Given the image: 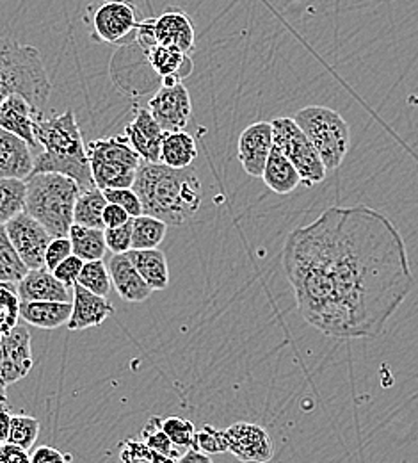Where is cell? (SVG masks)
<instances>
[{
    "instance_id": "cell-1",
    "label": "cell",
    "mask_w": 418,
    "mask_h": 463,
    "mask_svg": "<svg viewBox=\"0 0 418 463\" xmlns=\"http://www.w3.org/2000/svg\"><path fill=\"white\" fill-rule=\"evenodd\" d=\"M283 269L302 319L326 337H377L415 286L399 229L367 205L330 207L287 235Z\"/></svg>"
},
{
    "instance_id": "cell-2",
    "label": "cell",
    "mask_w": 418,
    "mask_h": 463,
    "mask_svg": "<svg viewBox=\"0 0 418 463\" xmlns=\"http://www.w3.org/2000/svg\"><path fill=\"white\" fill-rule=\"evenodd\" d=\"M132 189L141 200L143 214L175 227L190 222L203 202L201 180L190 166L175 170L163 163L143 161Z\"/></svg>"
},
{
    "instance_id": "cell-3",
    "label": "cell",
    "mask_w": 418,
    "mask_h": 463,
    "mask_svg": "<svg viewBox=\"0 0 418 463\" xmlns=\"http://www.w3.org/2000/svg\"><path fill=\"white\" fill-rule=\"evenodd\" d=\"M38 148L33 174H60L73 178L80 189L95 187L91 166L86 154V143L73 111L43 118L38 116L34 125Z\"/></svg>"
},
{
    "instance_id": "cell-4",
    "label": "cell",
    "mask_w": 418,
    "mask_h": 463,
    "mask_svg": "<svg viewBox=\"0 0 418 463\" xmlns=\"http://www.w3.org/2000/svg\"><path fill=\"white\" fill-rule=\"evenodd\" d=\"M13 95L42 109L52 95V82L36 47L0 38V104Z\"/></svg>"
},
{
    "instance_id": "cell-5",
    "label": "cell",
    "mask_w": 418,
    "mask_h": 463,
    "mask_svg": "<svg viewBox=\"0 0 418 463\" xmlns=\"http://www.w3.org/2000/svg\"><path fill=\"white\" fill-rule=\"evenodd\" d=\"M25 213L40 222L52 237L68 235L80 185L60 174H33L27 180Z\"/></svg>"
},
{
    "instance_id": "cell-6",
    "label": "cell",
    "mask_w": 418,
    "mask_h": 463,
    "mask_svg": "<svg viewBox=\"0 0 418 463\" xmlns=\"http://www.w3.org/2000/svg\"><path fill=\"white\" fill-rule=\"evenodd\" d=\"M294 119L315 146L326 170H339L351 145V128L342 115L324 106H308L299 109Z\"/></svg>"
},
{
    "instance_id": "cell-7",
    "label": "cell",
    "mask_w": 418,
    "mask_h": 463,
    "mask_svg": "<svg viewBox=\"0 0 418 463\" xmlns=\"http://www.w3.org/2000/svg\"><path fill=\"white\" fill-rule=\"evenodd\" d=\"M88 161L97 187H132L143 159L130 146L125 136L95 139L86 145Z\"/></svg>"
},
{
    "instance_id": "cell-8",
    "label": "cell",
    "mask_w": 418,
    "mask_h": 463,
    "mask_svg": "<svg viewBox=\"0 0 418 463\" xmlns=\"http://www.w3.org/2000/svg\"><path fill=\"white\" fill-rule=\"evenodd\" d=\"M273 125V141L274 146L294 165L301 175V182L304 187H313L320 184L328 170L319 157L315 146L306 137L302 128L296 123L294 118L282 116L271 121Z\"/></svg>"
},
{
    "instance_id": "cell-9",
    "label": "cell",
    "mask_w": 418,
    "mask_h": 463,
    "mask_svg": "<svg viewBox=\"0 0 418 463\" xmlns=\"http://www.w3.org/2000/svg\"><path fill=\"white\" fill-rule=\"evenodd\" d=\"M84 22L91 24V38L106 45H126L135 36L139 9L134 0H95Z\"/></svg>"
},
{
    "instance_id": "cell-10",
    "label": "cell",
    "mask_w": 418,
    "mask_h": 463,
    "mask_svg": "<svg viewBox=\"0 0 418 463\" xmlns=\"http://www.w3.org/2000/svg\"><path fill=\"white\" fill-rule=\"evenodd\" d=\"M5 232L29 269L45 268V251L54 239L47 229L27 213H20L5 225Z\"/></svg>"
},
{
    "instance_id": "cell-11",
    "label": "cell",
    "mask_w": 418,
    "mask_h": 463,
    "mask_svg": "<svg viewBox=\"0 0 418 463\" xmlns=\"http://www.w3.org/2000/svg\"><path fill=\"white\" fill-rule=\"evenodd\" d=\"M164 132L183 130L192 115V102L183 82L175 86H161L150 99L146 108Z\"/></svg>"
},
{
    "instance_id": "cell-12",
    "label": "cell",
    "mask_w": 418,
    "mask_h": 463,
    "mask_svg": "<svg viewBox=\"0 0 418 463\" xmlns=\"http://www.w3.org/2000/svg\"><path fill=\"white\" fill-rule=\"evenodd\" d=\"M34 365L31 351V334L25 323H18L0 341V378L5 385L23 380Z\"/></svg>"
},
{
    "instance_id": "cell-13",
    "label": "cell",
    "mask_w": 418,
    "mask_h": 463,
    "mask_svg": "<svg viewBox=\"0 0 418 463\" xmlns=\"http://www.w3.org/2000/svg\"><path fill=\"white\" fill-rule=\"evenodd\" d=\"M228 453L242 463H267L274 457V442L265 428L255 422H236L227 430Z\"/></svg>"
},
{
    "instance_id": "cell-14",
    "label": "cell",
    "mask_w": 418,
    "mask_h": 463,
    "mask_svg": "<svg viewBox=\"0 0 418 463\" xmlns=\"http://www.w3.org/2000/svg\"><path fill=\"white\" fill-rule=\"evenodd\" d=\"M273 146V125L269 121L251 123L240 132L237 159L246 175L255 178L262 176Z\"/></svg>"
},
{
    "instance_id": "cell-15",
    "label": "cell",
    "mask_w": 418,
    "mask_h": 463,
    "mask_svg": "<svg viewBox=\"0 0 418 463\" xmlns=\"http://www.w3.org/2000/svg\"><path fill=\"white\" fill-rule=\"evenodd\" d=\"M164 130L155 121L148 109H135L134 119L125 127V137L130 146L146 163H161V146L164 139Z\"/></svg>"
},
{
    "instance_id": "cell-16",
    "label": "cell",
    "mask_w": 418,
    "mask_h": 463,
    "mask_svg": "<svg viewBox=\"0 0 418 463\" xmlns=\"http://www.w3.org/2000/svg\"><path fill=\"white\" fill-rule=\"evenodd\" d=\"M71 316L68 321L70 330H88L100 326L111 314H115L113 303L106 296L93 294L75 284L71 288Z\"/></svg>"
},
{
    "instance_id": "cell-17",
    "label": "cell",
    "mask_w": 418,
    "mask_h": 463,
    "mask_svg": "<svg viewBox=\"0 0 418 463\" xmlns=\"http://www.w3.org/2000/svg\"><path fill=\"white\" fill-rule=\"evenodd\" d=\"M153 31L157 43L179 49L183 54H190L196 43V33L190 18L177 7L166 9L163 14L155 16Z\"/></svg>"
},
{
    "instance_id": "cell-18",
    "label": "cell",
    "mask_w": 418,
    "mask_h": 463,
    "mask_svg": "<svg viewBox=\"0 0 418 463\" xmlns=\"http://www.w3.org/2000/svg\"><path fill=\"white\" fill-rule=\"evenodd\" d=\"M40 115V109H36L29 100L20 95H13L0 104V128L22 137L34 152L38 150L34 125Z\"/></svg>"
},
{
    "instance_id": "cell-19",
    "label": "cell",
    "mask_w": 418,
    "mask_h": 463,
    "mask_svg": "<svg viewBox=\"0 0 418 463\" xmlns=\"http://www.w3.org/2000/svg\"><path fill=\"white\" fill-rule=\"evenodd\" d=\"M33 172V148L16 134L0 128V178L27 180Z\"/></svg>"
},
{
    "instance_id": "cell-20",
    "label": "cell",
    "mask_w": 418,
    "mask_h": 463,
    "mask_svg": "<svg viewBox=\"0 0 418 463\" xmlns=\"http://www.w3.org/2000/svg\"><path fill=\"white\" fill-rule=\"evenodd\" d=\"M152 71L161 79V86H175L192 73L190 54H183L179 49L155 43L144 52Z\"/></svg>"
},
{
    "instance_id": "cell-21",
    "label": "cell",
    "mask_w": 418,
    "mask_h": 463,
    "mask_svg": "<svg viewBox=\"0 0 418 463\" xmlns=\"http://www.w3.org/2000/svg\"><path fill=\"white\" fill-rule=\"evenodd\" d=\"M20 301H71V290L62 286L47 268L29 269L27 275L16 284Z\"/></svg>"
},
{
    "instance_id": "cell-22",
    "label": "cell",
    "mask_w": 418,
    "mask_h": 463,
    "mask_svg": "<svg viewBox=\"0 0 418 463\" xmlns=\"http://www.w3.org/2000/svg\"><path fill=\"white\" fill-rule=\"evenodd\" d=\"M107 268L111 273V282L123 301L143 303L152 296L153 290L143 280L126 253L113 255Z\"/></svg>"
},
{
    "instance_id": "cell-23",
    "label": "cell",
    "mask_w": 418,
    "mask_h": 463,
    "mask_svg": "<svg viewBox=\"0 0 418 463\" xmlns=\"http://www.w3.org/2000/svg\"><path fill=\"white\" fill-rule=\"evenodd\" d=\"M71 301H20V319L34 328L58 330L68 325Z\"/></svg>"
},
{
    "instance_id": "cell-24",
    "label": "cell",
    "mask_w": 418,
    "mask_h": 463,
    "mask_svg": "<svg viewBox=\"0 0 418 463\" xmlns=\"http://www.w3.org/2000/svg\"><path fill=\"white\" fill-rule=\"evenodd\" d=\"M126 257L152 290H164L170 286V268L164 251L159 248L128 250Z\"/></svg>"
},
{
    "instance_id": "cell-25",
    "label": "cell",
    "mask_w": 418,
    "mask_h": 463,
    "mask_svg": "<svg viewBox=\"0 0 418 463\" xmlns=\"http://www.w3.org/2000/svg\"><path fill=\"white\" fill-rule=\"evenodd\" d=\"M262 180L276 194H291L302 184L294 165L276 146L269 154Z\"/></svg>"
},
{
    "instance_id": "cell-26",
    "label": "cell",
    "mask_w": 418,
    "mask_h": 463,
    "mask_svg": "<svg viewBox=\"0 0 418 463\" xmlns=\"http://www.w3.org/2000/svg\"><path fill=\"white\" fill-rule=\"evenodd\" d=\"M198 157V146L194 137L185 132V130H177V132H166L161 146V163L175 168V170H183L192 166L194 159Z\"/></svg>"
},
{
    "instance_id": "cell-27",
    "label": "cell",
    "mask_w": 418,
    "mask_h": 463,
    "mask_svg": "<svg viewBox=\"0 0 418 463\" xmlns=\"http://www.w3.org/2000/svg\"><path fill=\"white\" fill-rule=\"evenodd\" d=\"M68 239L71 242V253L80 257L84 262L104 260L107 253L104 229H89L73 223L68 232Z\"/></svg>"
},
{
    "instance_id": "cell-28",
    "label": "cell",
    "mask_w": 418,
    "mask_h": 463,
    "mask_svg": "<svg viewBox=\"0 0 418 463\" xmlns=\"http://www.w3.org/2000/svg\"><path fill=\"white\" fill-rule=\"evenodd\" d=\"M106 205H107V200L100 187L95 185L89 189H82L75 202L73 223L80 227H89V229H106L102 220Z\"/></svg>"
},
{
    "instance_id": "cell-29",
    "label": "cell",
    "mask_w": 418,
    "mask_h": 463,
    "mask_svg": "<svg viewBox=\"0 0 418 463\" xmlns=\"http://www.w3.org/2000/svg\"><path fill=\"white\" fill-rule=\"evenodd\" d=\"M168 223L159 218L141 214L132 218V250H153L166 239Z\"/></svg>"
},
{
    "instance_id": "cell-30",
    "label": "cell",
    "mask_w": 418,
    "mask_h": 463,
    "mask_svg": "<svg viewBox=\"0 0 418 463\" xmlns=\"http://www.w3.org/2000/svg\"><path fill=\"white\" fill-rule=\"evenodd\" d=\"M27 182L20 178H0V225L25 213Z\"/></svg>"
},
{
    "instance_id": "cell-31",
    "label": "cell",
    "mask_w": 418,
    "mask_h": 463,
    "mask_svg": "<svg viewBox=\"0 0 418 463\" xmlns=\"http://www.w3.org/2000/svg\"><path fill=\"white\" fill-rule=\"evenodd\" d=\"M27 271L29 268L13 246L5 227L0 225V280L16 286L27 275Z\"/></svg>"
},
{
    "instance_id": "cell-32",
    "label": "cell",
    "mask_w": 418,
    "mask_h": 463,
    "mask_svg": "<svg viewBox=\"0 0 418 463\" xmlns=\"http://www.w3.org/2000/svg\"><path fill=\"white\" fill-rule=\"evenodd\" d=\"M77 284L80 288L93 292V294L106 296V298L113 289L111 273H109V268L104 264V260L84 262V268L80 271V277H79Z\"/></svg>"
},
{
    "instance_id": "cell-33",
    "label": "cell",
    "mask_w": 418,
    "mask_h": 463,
    "mask_svg": "<svg viewBox=\"0 0 418 463\" xmlns=\"http://www.w3.org/2000/svg\"><path fill=\"white\" fill-rule=\"evenodd\" d=\"M120 463H177V458L161 455L148 448L141 439H126L118 446Z\"/></svg>"
},
{
    "instance_id": "cell-34",
    "label": "cell",
    "mask_w": 418,
    "mask_h": 463,
    "mask_svg": "<svg viewBox=\"0 0 418 463\" xmlns=\"http://www.w3.org/2000/svg\"><path fill=\"white\" fill-rule=\"evenodd\" d=\"M40 420L31 415H13L11 419V430L7 442L14 444L25 451H31L40 437Z\"/></svg>"
},
{
    "instance_id": "cell-35",
    "label": "cell",
    "mask_w": 418,
    "mask_h": 463,
    "mask_svg": "<svg viewBox=\"0 0 418 463\" xmlns=\"http://www.w3.org/2000/svg\"><path fill=\"white\" fill-rule=\"evenodd\" d=\"M141 440L152 448L153 451L161 453V455H166V457H172V458H177L179 460L180 455L177 451V446L170 440V437L166 435V431L163 430V419L153 415L148 419V422L143 426L141 430Z\"/></svg>"
},
{
    "instance_id": "cell-36",
    "label": "cell",
    "mask_w": 418,
    "mask_h": 463,
    "mask_svg": "<svg viewBox=\"0 0 418 463\" xmlns=\"http://www.w3.org/2000/svg\"><path fill=\"white\" fill-rule=\"evenodd\" d=\"M194 449L214 457L228 453V440H227V430H218L210 424H205L201 430H196L194 435Z\"/></svg>"
},
{
    "instance_id": "cell-37",
    "label": "cell",
    "mask_w": 418,
    "mask_h": 463,
    "mask_svg": "<svg viewBox=\"0 0 418 463\" xmlns=\"http://www.w3.org/2000/svg\"><path fill=\"white\" fill-rule=\"evenodd\" d=\"M20 323V298L16 288L0 290V334H9Z\"/></svg>"
},
{
    "instance_id": "cell-38",
    "label": "cell",
    "mask_w": 418,
    "mask_h": 463,
    "mask_svg": "<svg viewBox=\"0 0 418 463\" xmlns=\"http://www.w3.org/2000/svg\"><path fill=\"white\" fill-rule=\"evenodd\" d=\"M163 430L177 448L190 449L194 446L196 428L190 420H185L181 417H168L163 420Z\"/></svg>"
},
{
    "instance_id": "cell-39",
    "label": "cell",
    "mask_w": 418,
    "mask_h": 463,
    "mask_svg": "<svg viewBox=\"0 0 418 463\" xmlns=\"http://www.w3.org/2000/svg\"><path fill=\"white\" fill-rule=\"evenodd\" d=\"M104 196L109 203H116V205H120L121 209H125L130 218H137L143 214L141 200L132 187L104 189Z\"/></svg>"
},
{
    "instance_id": "cell-40",
    "label": "cell",
    "mask_w": 418,
    "mask_h": 463,
    "mask_svg": "<svg viewBox=\"0 0 418 463\" xmlns=\"http://www.w3.org/2000/svg\"><path fill=\"white\" fill-rule=\"evenodd\" d=\"M104 235H106L107 250L113 255L126 253L128 250H132V218L121 227L104 229Z\"/></svg>"
},
{
    "instance_id": "cell-41",
    "label": "cell",
    "mask_w": 418,
    "mask_h": 463,
    "mask_svg": "<svg viewBox=\"0 0 418 463\" xmlns=\"http://www.w3.org/2000/svg\"><path fill=\"white\" fill-rule=\"evenodd\" d=\"M82 268H84V260H82L80 257H77V255L71 253L68 259H64V260L60 262V266H58L52 273H54V277L60 280L62 286H66L68 289H71V288L77 284Z\"/></svg>"
},
{
    "instance_id": "cell-42",
    "label": "cell",
    "mask_w": 418,
    "mask_h": 463,
    "mask_svg": "<svg viewBox=\"0 0 418 463\" xmlns=\"http://www.w3.org/2000/svg\"><path fill=\"white\" fill-rule=\"evenodd\" d=\"M71 255V242L68 235L64 237H54L45 251V268L49 271H54L64 259Z\"/></svg>"
},
{
    "instance_id": "cell-43",
    "label": "cell",
    "mask_w": 418,
    "mask_h": 463,
    "mask_svg": "<svg viewBox=\"0 0 418 463\" xmlns=\"http://www.w3.org/2000/svg\"><path fill=\"white\" fill-rule=\"evenodd\" d=\"M71 455H66L52 446H40L31 453V463H70Z\"/></svg>"
},
{
    "instance_id": "cell-44",
    "label": "cell",
    "mask_w": 418,
    "mask_h": 463,
    "mask_svg": "<svg viewBox=\"0 0 418 463\" xmlns=\"http://www.w3.org/2000/svg\"><path fill=\"white\" fill-rule=\"evenodd\" d=\"M102 220H104L106 229H115V227L125 225L130 220V216L125 209H121L120 205L107 202V205L104 209V214H102Z\"/></svg>"
},
{
    "instance_id": "cell-45",
    "label": "cell",
    "mask_w": 418,
    "mask_h": 463,
    "mask_svg": "<svg viewBox=\"0 0 418 463\" xmlns=\"http://www.w3.org/2000/svg\"><path fill=\"white\" fill-rule=\"evenodd\" d=\"M0 463H31V455L14 444L0 442Z\"/></svg>"
},
{
    "instance_id": "cell-46",
    "label": "cell",
    "mask_w": 418,
    "mask_h": 463,
    "mask_svg": "<svg viewBox=\"0 0 418 463\" xmlns=\"http://www.w3.org/2000/svg\"><path fill=\"white\" fill-rule=\"evenodd\" d=\"M177 463H214L212 462V458L209 457V455H205V453H201V451H198V449H194V448H190V449H185V453L183 455H180L179 460Z\"/></svg>"
},
{
    "instance_id": "cell-47",
    "label": "cell",
    "mask_w": 418,
    "mask_h": 463,
    "mask_svg": "<svg viewBox=\"0 0 418 463\" xmlns=\"http://www.w3.org/2000/svg\"><path fill=\"white\" fill-rule=\"evenodd\" d=\"M11 411L5 405H0V442H7L9 430H11Z\"/></svg>"
},
{
    "instance_id": "cell-48",
    "label": "cell",
    "mask_w": 418,
    "mask_h": 463,
    "mask_svg": "<svg viewBox=\"0 0 418 463\" xmlns=\"http://www.w3.org/2000/svg\"><path fill=\"white\" fill-rule=\"evenodd\" d=\"M5 389H7V385L0 378V405H5V402H7V391Z\"/></svg>"
},
{
    "instance_id": "cell-49",
    "label": "cell",
    "mask_w": 418,
    "mask_h": 463,
    "mask_svg": "<svg viewBox=\"0 0 418 463\" xmlns=\"http://www.w3.org/2000/svg\"><path fill=\"white\" fill-rule=\"evenodd\" d=\"M7 288H16L14 284H9V282H2L0 280V290L7 289Z\"/></svg>"
},
{
    "instance_id": "cell-50",
    "label": "cell",
    "mask_w": 418,
    "mask_h": 463,
    "mask_svg": "<svg viewBox=\"0 0 418 463\" xmlns=\"http://www.w3.org/2000/svg\"><path fill=\"white\" fill-rule=\"evenodd\" d=\"M2 335H4V334H0V341H2Z\"/></svg>"
}]
</instances>
